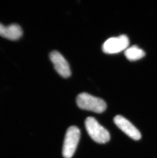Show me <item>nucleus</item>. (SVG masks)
Instances as JSON below:
<instances>
[{"label": "nucleus", "instance_id": "f257e3e1", "mask_svg": "<svg viewBox=\"0 0 157 158\" xmlns=\"http://www.w3.org/2000/svg\"><path fill=\"white\" fill-rule=\"evenodd\" d=\"M76 101L80 109L97 113L104 112L107 107L106 103L103 99L86 93H82L78 95Z\"/></svg>", "mask_w": 157, "mask_h": 158}, {"label": "nucleus", "instance_id": "f03ea898", "mask_svg": "<svg viewBox=\"0 0 157 158\" xmlns=\"http://www.w3.org/2000/svg\"><path fill=\"white\" fill-rule=\"evenodd\" d=\"M86 130L93 140L98 143H107L110 139V134L104 127L99 124L95 118L89 117L85 122Z\"/></svg>", "mask_w": 157, "mask_h": 158}, {"label": "nucleus", "instance_id": "7ed1b4c3", "mask_svg": "<svg viewBox=\"0 0 157 158\" xmlns=\"http://www.w3.org/2000/svg\"><path fill=\"white\" fill-rule=\"evenodd\" d=\"M80 131L77 127H70L67 130L64 140L62 155L65 158H70L74 155L80 140Z\"/></svg>", "mask_w": 157, "mask_h": 158}, {"label": "nucleus", "instance_id": "20e7f679", "mask_svg": "<svg viewBox=\"0 0 157 158\" xmlns=\"http://www.w3.org/2000/svg\"><path fill=\"white\" fill-rule=\"evenodd\" d=\"M129 45V40L127 36L121 35L107 40L103 45V51L107 54L118 53L126 50Z\"/></svg>", "mask_w": 157, "mask_h": 158}, {"label": "nucleus", "instance_id": "39448f33", "mask_svg": "<svg viewBox=\"0 0 157 158\" xmlns=\"http://www.w3.org/2000/svg\"><path fill=\"white\" fill-rule=\"evenodd\" d=\"M50 58L53 64L57 73L64 78H67L71 75L70 65L65 58L57 51H52L50 54Z\"/></svg>", "mask_w": 157, "mask_h": 158}, {"label": "nucleus", "instance_id": "423d86ee", "mask_svg": "<svg viewBox=\"0 0 157 158\" xmlns=\"http://www.w3.org/2000/svg\"><path fill=\"white\" fill-rule=\"evenodd\" d=\"M114 123L126 135L134 140H139L141 139L140 131L129 120L121 115H117L114 118Z\"/></svg>", "mask_w": 157, "mask_h": 158}, {"label": "nucleus", "instance_id": "0eeeda50", "mask_svg": "<svg viewBox=\"0 0 157 158\" xmlns=\"http://www.w3.org/2000/svg\"><path fill=\"white\" fill-rule=\"evenodd\" d=\"M22 29L18 24L5 26L0 23V36L10 40H17L22 36Z\"/></svg>", "mask_w": 157, "mask_h": 158}, {"label": "nucleus", "instance_id": "6e6552de", "mask_svg": "<svg viewBox=\"0 0 157 158\" xmlns=\"http://www.w3.org/2000/svg\"><path fill=\"white\" fill-rule=\"evenodd\" d=\"M125 55L127 60L135 61L141 59L145 56V52L136 45L127 48L125 50Z\"/></svg>", "mask_w": 157, "mask_h": 158}]
</instances>
